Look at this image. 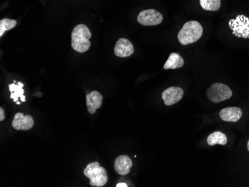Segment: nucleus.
I'll return each instance as SVG.
<instances>
[{
  "mask_svg": "<svg viewBox=\"0 0 249 187\" xmlns=\"http://www.w3.org/2000/svg\"><path fill=\"white\" fill-rule=\"evenodd\" d=\"M92 37L91 32L88 26L83 24L77 25L71 34V46L77 52L84 53L89 50L91 43L89 39Z\"/></svg>",
  "mask_w": 249,
  "mask_h": 187,
  "instance_id": "nucleus-1",
  "label": "nucleus"
},
{
  "mask_svg": "<svg viewBox=\"0 0 249 187\" xmlns=\"http://www.w3.org/2000/svg\"><path fill=\"white\" fill-rule=\"evenodd\" d=\"M117 187H128V186H127V184H123V183H120V184H117Z\"/></svg>",
  "mask_w": 249,
  "mask_h": 187,
  "instance_id": "nucleus-19",
  "label": "nucleus"
},
{
  "mask_svg": "<svg viewBox=\"0 0 249 187\" xmlns=\"http://www.w3.org/2000/svg\"><path fill=\"white\" fill-rule=\"evenodd\" d=\"M17 21L15 19L5 18L0 20V37L3 36L4 33L7 31L11 30L16 27Z\"/></svg>",
  "mask_w": 249,
  "mask_h": 187,
  "instance_id": "nucleus-17",
  "label": "nucleus"
},
{
  "mask_svg": "<svg viewBox=\"0 0 249 187\" xmlns=\"http://www.w3.org/2000/svg\"><path fill=\"white\" fill-rule=\"evenodd\" d=\"M103 96L98 91H93L86 96V104L88 112L94 114L97 109L103 104Z\"/></svg>",
  "mask_w": 249,
  "mask_h": 187,
  "instance_id": "nucleus-11",
  "label": "nucleus"
},
{
  "mask_svg": "<svg viewBox=\"0 0 249 187\" xmlns=\"http://www.w3.org/2000/svg\"><path fill=\"white\" fill-rule=\"evenodd\" d=\"M184 64V58L178 53L173 52L169 54L166 62L163 66L164 69H175L182 68Z\"/></svg>",
  "mask_w": 249,
  "mask_h": 187,
  "instance_id": "nucleus-13",
  "label": "nucleus"
},
{
  "mask_svg": "<svg viewBox=\"0 0 249 187\" xmlns=\"http://www.w3.org/2000/svg\"><path fill=\"white\" fill-rule=\"evenodd\" d=\"M132 165V161L128 156H119L114 161V169L120 175H126L131 171Z\"/></svg>",
  "mask_w": 249,
  "mask_h": 187,
  "instance_id": "nucleus-12",
  "label": "nucleus"
},
{
  "mask_svg": "<svg viewBox=\"0 0 249 187\" xmlns=\"http://www.w3.org/2000/svg\"><path fill=\"white\" fill-rule=\"evenodd\" d=\"M233 93L230 87L222 83H215L207 90V96L214 103L222 102L231 98Z\"/></svg>",
  "mask_w": 249,
  "mask_h": 187,
  "instance_id": "nucleus-4",
  "label": "nucleus"
},
{
  "mask_svg": "<svg viewBox=\"0 0 249 187\" xmlns=\"http://www.w3.org/2000/svg\"><path fill=\"white\" fill-rule=\"evenodd\" d=\"M207 142H208V144L211 146L217 144L225 146L227 144L228 138L225 134L222 133L220 131H216L208 136Z\"/></svg>",
  "mask_w": 249,
  "mask_h": 187,
  "instance_id": "nucleus-14",
  "label": "nucleus"
},
{
  "mask_svg": "<svg viewBox=\"0 0 249 187\" xmlns=\"http://www.w3.org/2000/svg\"><path fill=\"white\" fill-rule=\"evenodd\" d=\"M138 22L145 26H157L162 23L163 16L155 9L142 11L138 17Z\"/></svg>",
  "mask_w": 249,
  "mask_h": 187,
  "instance_id": "nucleus-6",
  "label": "nucleus"
},
{
  "mask_svg": "<svg viewBox=\"0 0 249 187\" xmlns=\"http://www.w3.org/2000/svg\"><path fill=\"white\" fill-rule=\"evenodd\" d=\"M184 96V90L179 86H171L167 88L162 93L164 104L166 106H172L178 102Z\"/></svg>",
  "mask_w": 249,
  "mask_h": 187,
  "instance_id": "nucleus-7",
  "label": "nucleus"
},
{
  "mask_svg": "<svg viewBox=\"0 0 249 187\" xmlns=\"http://www.w3.org/2000/svg\"><path fill=\"white\" fill-rule=\"evenodd\" d=\"M5 112L2 107H0V121H3L5 120Z\"/></svg>",
  "mask_w": 249,
  "mask_h": 187,
  "instance_id": "nucleus-18",
  "label": "nucleus"
},
{
  "mask_svg": "<svg viewBox=\"0 0 249 187\" xmlns=\"http://www.w3.org/2000/svg\"><path fill=\"white\" fill-rule=\"evenodd\" d=\"M11 125L16 130L29 131L34 126V119L31 116L18 113L14 117Z\"/></svg>",
  "mask_w": 249,
  "mask_h": 187,
  "instance_id": "nucleus-8",
  "label": "nucleus"
},
{
  "mask_svg": "<svg viewBox=\"0 0 249 187\" xmlns=\"http://www.w3.org/2000/svg\"><path fill=\"white\" fill-rule=\"evenodd\" d=\"M84 174L89 178L91 187H103L108 181L107 171L103 167H100L99 162L89 163L84 170Z\"/></svg>",
  "mask_w": 249,
  "mask_h": 187,
  "instance_id": "nucleus-3",
  "label": "nucleus"
},
{
  "mask_svg": "<svg viewBox=\"0 0 249 187\" xmlns=\"http://www.w3.org/2000/svg\"><path fill=\"white\" fill-rule=\"evenodd\" d=\"M17 104H20V102H17Z\"/></svg>",
  "mask_w": 249,
  "mask_h": 187,
  "instance_id": "nucleus-21",
  "label": "nucleus"
},
{
  "mask_svg": "<svg viewBox=\"0 0 249 187\" xmlns=\"http://www.w3.org/2000/svg\"><path fill=\"white\" fill-rule=\"evenodd\" d=\"M229 27L236 37L249 38V18L245 15H238L235 19H230Z\"/></svg>",
  "mask_w": 249,
  "mask_h": 187,
  "instance_id": "nucleus-5",
  "label": "nucleus"
},
{
  "mask_svg": "<svg viewBox=\"0 0 249 187\" xmlns=\"http://www.w3.org/2000/svg\"><path fill=\"white\" fill-rule=\"evenodd\" d=\"M203 34V28L196 20L189 21L183 26L178 34V40L182 45L186 46L198 41Z\"/></svg>",
  "mask_w": 249,
  "mask_h": 187,
  "instance_id": "nucleus-2",
  "label": "nucleus"
},
{
  "mask_svg": "<svg viewBox=\"0 0 249 187\" xmlns=\"http://www.w3.org/2000/svg\"><path fill=\"white\" fill-rule=\"evenodd\" d=\"M219 117L225 122H236L243 117V111L240 107H225L219 112Z\"/></svg>",
  "mask_w": 249,
  "mask_h": 187,
  "instance_id": "nucleus-10",
  "label": "nucleus"
},
{
  "mask_svg": "<svg viewBox=\"0 0 249 187\" xmlns=\"http://www.w3.org/2000/svg\"><path fill=\"white\" fill-rule=\"evenodd\" d=\"M24 85L21 83V82H18V85H15V84H11L9 85V90L11 91V99L14 100L15 102H18V98L22 97V96H24V90L22 89Z\"/></svg>",
  "mask_w": 249,
  "mask_h": 187,
  "instance_id": "nucleus-15",
  "label": "nucleus"
},
{
  "mask_svg": "<svg viewBox=\"0 0 249 187\" xmlns=\"http://www.w3.org/2000/svg\"><path fill=\"white\" fill-rule=\"evenodd\" d=\"M200 5L206 11L216 12L220 8L221 0H200Z\"/></svg>",
  "mask_w": 249,
  "mask_h": 187,
  "instance_id": "nucleus-16",
  "label": "nucleus"
},
{
  "mask_svg": "<svg viewBox=\"0 0 249 187\" xmlns=\"http://www.w3.org/2000/svg\"><path fill=\"white\" fill-rule=\"evenodd\" d=\"M114 53L120 58H127L134 53V47L128 39L120 38L116 43Z\"/></svg>",
  "mask_w": 249,
  "mask_h": 187,
  "instance_id": "nucleus-9",
  "label": "nucleus"
},
{
  "mask_svg": "<svg viewBox=\"0 0 249 187\" xmlns=\"http://www.w3.org/2000/svg\"><path fill=\"white\" fill-rule=\"evenodd\" d=\"M248 149H249V142H248Z\"/></svg>",
  "mask_w": 249,
  "mask_h": 187,
  "instance_id": "nucleus-20",
  "label": "nucleus"
}]
</instances>
